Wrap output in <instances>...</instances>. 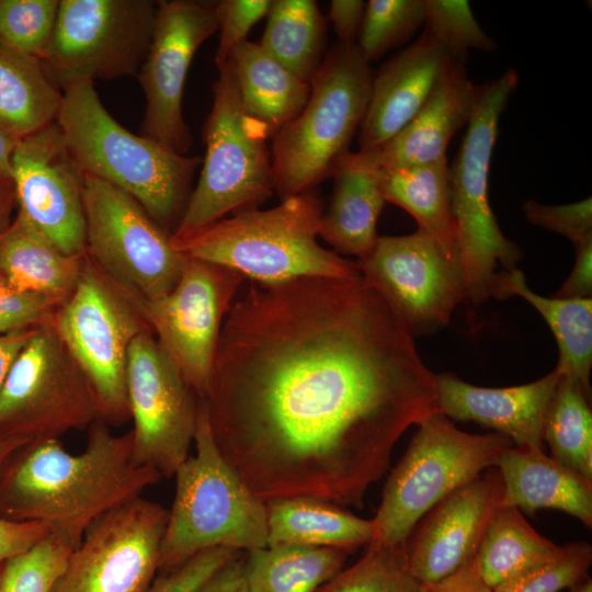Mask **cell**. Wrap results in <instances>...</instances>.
I'll list each match as a JSON object with an SVG mask.
<instances>
[{"label":"cell","mask_w":592,"mask_h":592,"mask_svg":"<svg viewBox=\"0 0 592 592\" xmlns=\"http://www.w3.org/2000/svg\"><path fill=\"white\" fill-rule=\"evenodd\" d=\"M203 401L217 447L262 501L357 508L400 436L439 412L435 374L362 275L250 281Z\"/></svg>","instance_id":"obj_1"},{"label":"cell","mask_w":592,"mask_h":592,"mask_svg":"<svg viewBox=\"0 0 592 592\" xmlns=\"http://www.w3.org/2000/svg\"><path fill=\"white\" fill-rule=\"evenodd\" d=\"M161 478L135 460L132 431L115 434L98 420L80 453L57 439L21 447L0 477V517L43 523L77 547L94 521Z\"/></svg>","instance_id":"obj_2"},{"label":"cell","mask_w":592,"mask_h":592,"mask_svg":"<svg viewBox=\"0 0 592 592\" xmlns=\"http://www.w3.org/2000/svg\"><path fill=\"white\" fill-rule=\"evenodd\" d=\"M56 123L83 175L125 192L167 232H174L202 158L127 130L104 107L92 81L62 89Z\"/></svg>","instance_id":"obj_3"},{"label":"cell","mask_w":592,"mask_h":592,"mask_svg":"<svg viewBox=\"0 0 592 592\" xmlns=\"http://www.w3.org/2000/svg\"><path fill=\"white\" fill-rule=\"evenodd\" d=\"M323 209L311 192L220 219L172 238L183 255L231 269L244 278L273 284L305 276L356 277V262L317 241Z\"/></svg>","instance_id":"obj_4"},{"label":"cell","mask_w":592,"mask_h":592,"mask_svg":"<svg viewBox=\"0 0 592 592\" xmlns=\"http://www.w3.org/2000/svg\"><path fill=\"white\" fill-rule=\"evenodd\" d=\"M195 453L177 469L175 493L160 549L159 573L210 548L249 553L266 547V503L223 456L198 399Z\"/></svg>","instance_id":"obj_5"},{"label":"cell","mask_w":592,"mask_h":592,"mask_svg":"<svg viewBox=\"0 0 592 592\" xmlns=\"http://www.w3.org/2000/svg\"><path fill=\"white\" fill-rule=\"evenodd\" d=\"M374 72L355 44L337 42L310 81L300 113L272 139L274 192H311L349 152L369 101Z\"/></svg>","instance_id":"obj_6"},{"label":"cell","mask_w":592,"mask_h":592,"mask_svg":"<svg viewBox=\"0 0 592 592\" xmlns=\"http://www.w3.org/2000/svg\"><path fill=\"white\" fill-rule=\"evenodd\" d=\"M519 73L506 69L499 78L477 86L475 104L458 153L449 167L456 242L467 286V298L481 304L500 297L501 266L516 269L520 247L500 229L488 198L491 157L500 117L519 84Z\"/></svg>","instance_id":"obj_7"},{"label":"cell","mask_w":592,"mask_h":592,"mask_svg":"<svg viewBox=\"0 0 592 592\" xmlns=\"http://www.w3.org/2000/svg\"><path fill=\"white\" fill-rule=\"evenodd\" d=\"M216 67L218 78L203 134L205 157L198 182L171 235L174 239L229 214L257 209L274 192L270 133L243 107L229 62Z\"/></svg>","instance_id":"obj_8"},{"label":"cell","mask_w":592,"mask_h":592,"mask_svg":"<svg viewBox=\"0 0 592 592\" xmlns=\"http://www.w3.org/2000/svg\"><path fill=\"white\" fill-rule=\"evenodd\" d=\"M418 426L384 487L367 547L406 543L437 502L494 467L502 452L513 446L497 432L480 435L460 431L440 412Z\"/></svg>","instance_id":"obj_9"},{"label":"cell","mask_w":592,"mask_h":592,"mask_svg":"<svg viewBox=\"0 0 592 592\" xmlns=\"http://www.w3.org/2000/svg\"><path fill=\"white\" fill-rule=\"evenodd\" d=\"M83 207L87 257L138 311L175 286L187 258L136 200L84 175Z\"/></svg>","instance_id":"obj_10"},{"label":"cell","mask_w":592,"mask_h":592,"mask_svg":"<svg viewBox=\"0 0 592 592\" xmlns=\"http://www.w3.org/2000/svg\"><path fill=\"white\" fill-rule=\"evenodd\" d=\"M52 323L89 379L101 419H129L126 368L132 342L150 330L129 298L84 257L78 283L55 310Z\"/></svg>","instance_id":"obj_11"},{"label":"cell","mask_w":592,"mask_h":592,"mask_svg":"<svg viewBox=\"0 0 592 592\" xmlns=\"http://www.w3.org/2000/svg\"><path fill=\"white\" fill-rule=\"evenodd\" d=\"M98 420L95 392L52 320L37 326L0 389V436L59 440Z\"/></svg>","instance_id":"obj_12"},{"label":"cell","mask_w":592,"mask_h":592,"mask_svg":"<svg viewBox=\"0 0 592 592\" xmlns=\"http://www.w3.org/2000/svg\"><path fill=\"white\" fill-rule=\"evenodd\" d=\"M157 5L152 0H60L42 66L61 90L79 81L137 76Z\"/></svg>","instance_id":"obj_13"},{"label":"cell","mask_w":592,"mask_h":592,"mask_svg":"<svg viewBox=\"0 0 592 592\" xmlns=\"http://www.w3.org/2000/svg\"><path fill=\"white\" fill-rule=\"evenodd\" d=\"M244 280L231 269L187 258L175 286L139 308L157 342L200 399L206 394L225 317Z\"/></svg>","instance_id":"obj_14"},{"label":"cell","mask_w":592,"mask_h":592,"mask_svg":"<svg viewBox=\"0 0 592 592\" xmlns=\"http://www.w3.org/2000/svg\"><path fill=\"white\" fill-rule=\"evenodd\" d=\"M356 263L412 338L446 326L467 298L460 262L419 228L409 235L379 237Z\"/></svg>","instance_id":"obj_15"},{"label":"cell","mask_w":592,"mask_h":592,"mask_svg":"<svg viewBox=\"0 0 592 592\" xmlns=\"http://www.w3.org/2000/svg\"><path fill=\"white\" fill-rule=\"evenodd\" d=\"M126 392L135 460L162 477L174 476L190 455L200 398L150 330L129 346Z\"/></svg>","instance_id":"obj_16"},{"label":"cell","mask_w":592,"mask_h":592,"mask_svg":"<svg viewBox=\"0 0 592 592\" xmlns=\"http://www.w3.org/2000/svg\"><path fill=\"white\" fill-rule=\"evenodd\" d=\"M168 513L140 496L99 517L53 592H146L159 571Z\"/></svg>","instance_id":"obj_17"},{"label":"cell","mask_w":592,"mask_h":592,"mask_svg":"<svg viewBox=\"0 0 592 592\" xmlns=\"http://www.w3.org/2000/svg\"><path fill=\"white\" fill-rule=\"evenodd\" d=\"M217 31L214 2L158 1L150 46L136 76L146 100L140 135L187 153L192 135L182 111L184 84L195 53Z\"/></svg>","instance_id":"obj_18"},{"label":"cell","mask_w":592,"mask_h":592,"mask_svg":"<svg viewBox=\"0 0 592 592\" xmlns=\"http://www.w3.org/2000/svg\"><path fill=\"white\" fill-rule=\"evenodd\" d=\"M11 179L18 210L65 253L83 254L84 175L56 121L18 140Z\"/></svg>","instance_id":"obj_19"},{"label":"cell","mask_w":592,"mask_h":592,"mask_svg":"<svg viewBox=\"0 0 592 592\" xmlns=\"http://www.w3.org/2000/svg\"><path fill=\"white\" fill-rule=\"evenodd\" d=\"M503 481L497 467L437 502L406 542L410 570L420 583L439 581L471 560L496 512Z\"/></svg>","instance_id":"obj_20"},{"label":"cell","mask_w":592,"mask_h":592,"mask_svg":"<svg viewBox=\"0 0 592 592\" xmlns=\"http://www.w3.org/2000/svg\"><path fill=\"white\" fill-rule=\"evenodd\" d=\"M560 374L503 388L471 385L454 374H435L439 412L496 430L514 446L545 452L544 424Z\"/></svg>","instance_id":"obj_21"},{"label":"cell","mask_w":592,"mask_h":592,"mask_svg":"<svg viewBox=\"0 0 592 592\" xmlns=\"http://www.w3.org/2000/svg\"><path fill=\"white\" fill-rule=\"evenodd\" d=\"M453 64L447 52L425 30L414 43L385 62L373 76L360 127V150L378 149L402 130Z\"/></svg>","instance_id":"obj_22"},{"label":"cell","mask_w":592,"mask_h":592,"mask_svg":"<svg viewBox=\"0 0 592 592\" xmlns=\"http://www.w3.org/2000/svg\"><path fill=\"white\" fill-rule=\"evenodd\" d=\"M477 86L465 65L453 64L436 82L423 106L392 139L373 150L383 169H398L447 159L454 134L467 126Z\"/></svg>","instance_id":"obj_23"},{"label":"cell","mask_w":592,"mask_h":592,"mask_svg":"<svg viewBox=\"0 0 592 592\" xmlns=\"http://www.w3.org/2000/svg\"><path fill=\"white\" fill-rule=\"evenodd\" d=\"M333 191L323 210L319 236L335 253L367 255L375 247L377 220L386 203L382 167L373 150L348 152L337 163Z\"/></svg>","instance_id":"obj_24"},{"label":"cell","mask_w":592,"mask_h":592,"mask_svg":"<svg viewBox=\"0 0 592 592\" xmlns=\"http://www.w3.org/2000/svg\"><path fill=\"white\" fill-rule=\"evenodd\" d=\"M494 467L504 487L502 506L527 513L556 509L592 526V481L545 452L513 445L502 452Z\"/></svg>","instance_id":"obj_25"},{"label":"cell","mask_w":592,"mask_h":592,"mask_svg":"<svg viewBox=\"0 0 592 592\" xmlns=\"http://www.w3.org/2000/svg\"><path fill=\"white\" fill-rule=\"evenodd\" d=\"M84 257L65 253L19 210L0 237L1 274L19 291L58 306L73 292Z\"/></svg>","instance_id":"obj_26"},{"label":"cell","mask_w":592,"mask_h":592,"mask_svg":"<svg viewBox=\"0 0 592 592\" xmlns=\"http://www.w3.org/2000/svg\"><path fill=\"white\" fill-rule=\"evenodd\" d=\"M266 546L301 545L352 553L368 545L372 520L343 506L311 497H292L266 502Z\"/></svg>","instance_id":"obj_27"},{"label":"cell","mask_w":592,"mask_h":592,"mask_svg":"<svg viewBox=\"0 0 592 592\" xmlns=\"http://www.w3.org/2000/svg\"><path fill=\"white\" fill-rule=\"evenodd\" d=\"M227 61L243 107L266 126L271 138L306 105L310 83L284 68L259 43L241 42Z\"/></svg>","instance_id":"obj_28"},{"label":"cell","mask_w":592,"mask_h":592,"mask_svg":"<svg viewBox=\"0 0 592 592\" xmlns=\"http://www.w3.org/2000/svg\"><path fill=\"white\" fill-rule=\"evenodd\" d=\"M520 296L528 301L549 326L559 350L556 369L574 382L591 398L592 297H546L533 292L522 271L501 273L500 299Z\"/></svg>","instance_id":"obj_29"},{"label":"cell","mask_w":592,"mask_h":592,"mask_svg":"<svg viewBox=\"0 0 592 592\" xmlns=\"http://www.w3.org/2000/svg\"><path fill=\"white\" fill-rule=\"evenodd\" d=\"M62 90L41 61L0 39V128L21 139L56 121Z\"/></svg>","instance_id":"obj_30"},{"label":"cell","mask_w":592,"mask_h":592,"mask_svg":"<svg viewBox=\"0 0 592 592\" xmlns=\"http://www.w3.org/2000/svg\"><path fill=\"white\" fill-rule=\"evenodd\" d=\"M382 190L386 202L407 210L419 229L459 261L447 159L407 168H382Z\"/></svg>","instance_id":"obj_31"},{"label":"cell","mask_w":592,"mask_h":592,"mask_svg":"<svg viewBox=\"0 0 592 592\" xmlns=\"http://www.w3.org/2000/svg\"><path fill=\"white\" fill-rule=\"evenodd\" d=\"M344 550L301 545L253 549L243 558L249 592H318L343 568Z\"/></svg>","instance_id":"obj_32"},{"label":"cell","mask_w":592,"mask_h":592,"mask_svg":"<svg viewBox=\"0 0 592 592\" xmlns=\"http://www.w3.org/2000/svg\"><path fill=\"white\" fill-rule=\"evenodd\" d=\"M259 43L284 68L310 83L325 59L327 21L314 0H272Z\"/></svg>","instance_id":"obj_33"},{"label":"cell","mask_w":592,"mask_h":592,"mask_svg":"<svg viewBox=\"0 0 592 592\" xmlns=\"http://www.w3.org/2000/svg\"><path fill=\"white\" fill-rule=\"evenodd\" d=\"M561 549L542 536L512 506L493 515L475 556L483 582L494 589L520 572L547 561Z\"/></svg>","instance_id":"obj_34"},{"label":"cell","mask_w":592,"mask_h":592,"mask_svg":"<svg viewBox=\"0 0 592 592\" xmlns=\"http://www.w3.org/2000/svg\"><path fill=\"white\" fill-rule=\"evenodd\" d=\"M590 397L571 379L561 376L549 403L544 442L551 457L592 481V412Z\"/></svg>","instance_id":"obj_35"},{"label":"cell","mask_w":592,"mask_h":592,"mask_svg":"<svg viewBox=\"0 0 592 592\" xmlns=\"http://www.w3.org/2000/svg\"><path fill=\"white\" fill-rule=\"evenodd\" d=\"M420 587L402 543L367 547L360 560L343 568L318 592H419Z\"/></svg>","instance_id":"obj_36"},{"label":"cell","mask_w":592,"mask_h":592,"mask_svg":"<svg viewBox=\"0 0 592 592\" xmlns=\"http://www.w3.org/2000/svg\"><path fill=\"white\" fill-rule=\"evenodd\" d=\"M423 23L424 0H369L356 46L371 64L403 44Z\"/></svg>","instance_id":"obj_37"},{"label":"cell","mask_w":592,"mask_h":592,"mask_svg":"<svg viewBox=\"0 0 592 592\" xmlns=\"http://www.w3.org/2000/svg\"><path fill=\"white\" fill-rule=\"evenodd\" d=\"M75 548L69 540L48 533L0 566V592H53Z\"/></svg>","instance_id":"obj_38"},{"label":"cell","mask_w":592,"mask_h":592,"mask_svg":"<svg viewBox=\"0 0 592 592\" xmlns=\"http://www.w3.org/2000/svg\"><path fill=\"white\" fill-rule=\"evenodd\" d=\"M424 24L453 61L465 65L469 50L492 52L494 41L477 22L467 0H424Z\"/></svg>","instance_id":"obj_39"},{"label":"cell","mask_w":592,"mask_h":592,"mask_svg":"<svg viewBox=\"0 0 592 592\" xmlns=\"http://www.w3.org/2000/svg\"><path fill=\"white\" fill-rule=\"evenodd\" d=\"M60 0H0V39L37 60L45 56Z\"/></svg>","instance_id":"obj_40"},{"label":"cell","mask_w":592,"mask_h":592,"mask_svg":"<svg viewBox=\"0 0 592 592\" xmlns=\"http://www.w3.org/2000/svg\"><path fill=\"white\" fill-rule=\"evenodd\" d=\"M591 563V545L570 543L551 559L508 579L492 592H560L585 577Z\"/></svg>","instance_id":"obj_41"},{"label":"cell","mask_w":592,"mask_h":592,"mask_svg":"<svg viewBox=\"0 0 592 592\" xmlns=\"http://www.w3.org/2000/svg\"><path fill=\"white\" fill-rule=\"evenodd\" d=\"M522 210L531 224L567 237L574 248L592 242L591 197L563 205L527 200Z\"/></svg>","instance_id":"obj_42"},{"label":"cell","mask_w":592,"mask_h":592,"mask_svg":"<svg viewBox=\"0 0 592 592\" xmlns=\"http://www.w3.org/2000/svg\"><path fill=\"white\" fill-rule=\"evenodd\" d=\"M240 555V551L223 547L206 549L181 566L159 573L146 592H198L223 567Z\"/></svg>","instance_id":"obj_43"},{"label":"cell","mask_w":592,"mask_h":592,"mask_svg":"<svg viewBox=\"0 0 592 592\" xmlns=\"http://www.w3.org/2000/svg\"><path fill=\"white\" fill-rule=\"evenodd\" d=\"M272 0H220L214 2L219 43L215 65L225 62L231 50L247 39L252 26L267 15Z\"/></svg>","instance_id":"obj_44"},{"label":"cell","mask_w":592,"mask_h":592,"mask_svg":"<svg viewBox=\"0 0 592 592\" xmlns=\"http://www.w3.org/2000/svg\"><path fill=\"white\" fill-rule=\"evenodd\" d=\"M58 305L19 291L0 272V334L36 328L49 320Z\"/></svg>","instance_id":"obj_45"},{"label":"cell","mask_w":592,"mask_h":592,"mask_svg":"<svg viewBox=\"0 0 592 592\" xmlns=\"http://www.w3.org/2000/svg\"><path fill=\"white\" fill-rule=\"evenodd\" d=\"M49 530L39 522H18L0 517V565L27 550Z\"/></svg>","instance_id":"obj_46"},{"label":"cell","mask_w":592,"mask_h":592,"mask_svg":"<svg viewBox=\"0 0 592 592\" xmlns=\"http://www.w3.org/2000/svg\"><path fill=\"white\" fill-rule=\"evenodd\" d=\"M366 2L362 0H332L329 19L338 36V42L355 44L364 16Z\"/></svg>","instance_id":"obj_47"},{"label":"cell","mask_w":592,"mask_h":592,"mask_svg":"<svg viewBox=\"0 0 592 592\" xmlns=\"http://www.w3.org/2000/svg\"><path fill=\"white\" fill-rule=\"evenodd\" d=\"M576 249V262L569 277L554 295L562 298L592 297V242Z\"/></svg>","instance_id":"obj_48"},{"label":"cell","mask_w":592,"mask_h":592,"mask_svg":"<svg viewBox=\"0 0 592 592\" xmlns=\"http://www.w3.org/2000/svg\"><path fill=\"white\" fill-rule=\"evenodd\" d=\"M419 592H492V589L481 579L474 557L452 574L432 583H421Z\"/></svg>","instance_id":"obj_49"},{"label":"cell","mask_w":592,"mask_h":592,"mask_svg":"<svg viewBox=\"0 0 592 592\" xmlns=\"http://www.w3.org/2000/svg\"><path fill=\"white\" fill-rule=\"evenodd\" d=\"M243 558L229 561L198 592H236L243 583Z\"/></svg>","instance_id":"obj_50"},{"label":"cell","mask_w":592,"mask_h":592,"mask_svg":"<svg viewBox=\"0 0 592 592\" xmlns=\"http://www.w3.org/2000/svg\"><path fill=\"white\" fill-rule=\"evenodd\" d=\"M33 330L34 328L0 334V389L14 358L31 338Z\"/></svg>","instance_id":"obj_51"},{"label":"cell","mask_w":592,"mask_h":592,"mask_svg":"<svg viewBox=\"0 0 592 592\" xmlns=\"http://www.w3.org/2000/svg\"><path fill=\"white\" fill-rule=\"evenodd\" d=\"M18 210L12 179L0 178V237L10 226Z\"/></svg>","instance_id":"obj_52"},{"label":"cell","mask_w":592,"mask_h":592,"mask_svg":"<svg viewBox=\"0 0 592 592\" xmlns=\"http://www.w3.org/2000/svg\"><path fill=\"white\" fill-rule=\"evenodd\" d=\"M19 139L0 128V178L12 175V156Z\"/></svg>","instance_id":"obj_53"},{"label":"cell","mask_w":592,"mask_h":592,"mask_svg":"<svg viewBox=\"0 0 592 592\" xmlns=\"http://www.w3.org/2000/svg\"><path fill=\"white\" fill-rule=\"evenodd\" d=\"M29 442L16 437L0 436V477L11 457Z\"/></svg>","instance_id":"obj_54"},{"label":"cell","mask_w":592,"mask_h":592,"mask_svg":"<svg viewBox=\"0 0 592 592\" xmlns=\"http://www.w3.org/2000/svg\"><path fill=\"white\" fill-rule=\"evenodd\" d=\"M567 590L568 592H592V580L590 576L587 574Z\"/></svg>","instance_id":"obj_55"},{"label":"cell","mask_w":592,"mask_h":592,"mask_svg":"<svg viewBox=\"0 0 592 592\" xmlns=\"http://www.w3.org/2000/svg\"><path fill=\"white\" fill-rule=\"evenodd\" d=\"M236 592H249L247 587L244 585V582L239 587V589Z\"/></svg>","instance_id":"obj_56"},{"label":"cell","mask_w":592,"mask_h":592,"mask_svg":"<svg viewBox=\"0 0 592 592\" xmlns=\"http://www.w3.org/2000/svg\"><path fill=\"white\" fill-rule=\"evenodd\" d=\"M1 566V565H0Z\"/></svg>","instance_id":"obj_57"}]
</instances>
